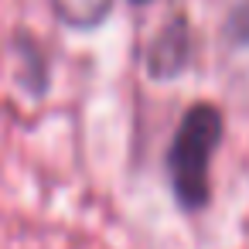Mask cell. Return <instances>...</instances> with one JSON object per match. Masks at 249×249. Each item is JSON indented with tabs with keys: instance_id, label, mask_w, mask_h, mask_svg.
<instances>
[{
	"instance_id": "obj_5",
	"label": "cell",
	"mask_w": 249,
	"mask_h": 249,
	"mask_svg": "<svg viewBox=\"0 0 249 249\" xmlns=\"http://www.w3.org/2000/svg\"><path fill=\"white\" fill-rule=\"evenodd\" d=\"M137 4H147V0H137Z\"/></svg>"
},
{
	"instance_id": "obj_3",
	"label": "cell",
	"mask_w": 249,
	"mask_h": 249,
	"mask_svg": "<svg viewBox=\"0 0 249 249\" xmlns=\"http://www.w3.org/2000/svg\"><path fill=\"white\" fill-rule=\"evenodd\" d=\"M55 11L72 24V28H92L106 18L109 0H55Z\"/></svg>"
},
{
	"instance_id": "obj_1",
	"label": "cell",
	"mask_w": 249,
	"mask_h": 249,
	"mask_svg": "<svg viewBox=\"0 0 249 249\" xmlns=\"http://www.w3.org/2000/svg\"><path fill=\"white\" fill-rule=\"evenodd\" d=\"M222 137V116L215 106L198 103L184 113L174 147H171V181L184 208H201L208 201V160Z\"/></svg>"
},
{
	"instance_id": "obj_2",
	"label": "cell",
	"mask_w": 249,
	"mask_h": 249,
	"mask_svg": "<svg viewBox=\"0 0 249 249\" xmlns=\"http://www.w3.org/2000/svg\"><path fill=\"white\" fill-rule=\"evenodd\" d=\"M188 62V28L184 21H174L157 41H154V52H150V72L160 75V79H171L184 69Z\"/></svg>"
},
{
	"instance_id": "obj_4",
	"label": "cell",
	"mask_w": 249,
	"mask_h": 249,
	"mask_svg": "<svg viewBox=\"0 0 249 249\" xmlns=\"http://www.w3.org/2000/svg\"><path fill=\"white\" fill-rule=\"evenodd\" d=\"M229 31L235 41H249V0H242V4L235 7L232 21H229Z\"/></svg>"
}]
</instances>
